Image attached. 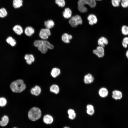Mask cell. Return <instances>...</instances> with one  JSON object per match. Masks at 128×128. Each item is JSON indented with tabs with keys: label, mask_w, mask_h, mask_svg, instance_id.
<instances>
[{
	"label": "cell",
	"mask_w": 128,
	"mask_h": 128,
	"mask_svg": "<svg viewBox=\"0 0 128 128\" xmlns=\"http://www.w3.org/2000/svg\"><path fill=\"white\" fill-rule=\"evenodd\" d=\"M121 1V0H112L111 3L114 7H117L119 6Z\"/></svg>",
	"instance_id": "obj_31"
},
{
	"label": "cell",
	"mask_w": 128,
	"mask_h": 128,
	"mask_svg": "<svg viewBox=\"0 0 128 128\" xmlns=\"http://www.w3.org/2000/svg\"><path fill=\"white\" fill-rule=\"evenodd\" d=\"M112 97L115 100H120L122 97V93L121 92L119 91L114 90L112 92Z\"/></svg>",
	"instance_id": "obj_14"
},
{
	"label": "cell",
	"mask_w": 128,
	"mask_h": 128,
	"mask_svg": "<svg viewBox=\"0 0 128 128\" xmlns=\"http://www.w3.org/2000/svg\"><path fill=\"white\" fill-rule=\"evenodd\" d=\"M59 88L58 86L55 84L52 85L50 88V91L56 94H57L59 93Z\"/></svg>",
	"instance_id": "obj_25"
},
{
	"label": "cell",
	"mask_w": 128,
	"mask_h": 128,
	"mask_svg": "<svg viewBox=\"0 0 128 128\" xmlns=\"http://www.w3.org/2000/svg\"><path fill=\"white\" fill-rule=\"evenodd\" d=\"M64 128H70L68 127H64Z\"/></svg>",
	"instance_id": "obj_37"
},
{
	"label": "cell",
	"mask_w": 128,
	"mask_h": 128,
	"mask_svg": "<svg viewBox=\"0 0 128 128\" xmlns=\"http://www.w3.org/2000/svg\"><path fill=\"white\" fill-rule=\"evenodd\" d=\"M41 114V110L39 108L34 107L31 108L29 111L28 113V117L30 120L35 121L40 118Z\"/></svg>",
	"instance_id": "obj_4"
},
{
	"label": "cell",
	"mask_w": 128,
	"mask_h": 128,
	"mask_svg": "<svg viewBox=\"0 0 128 128\" xmlns=\"http://www.w3.org/2000/svg\"><path fill=\"white\" fill-rule=\"evenodd\" d=\"M33 44L34 46L37 47L38 50L44 54L46 53L48 49H52L54 47L52 44L46 40H36Z\"/></svg>",
	"instance_id": "obj_1"
},
{
	"label": "cell",
	"mask_w": 128,
	"mask_h": 128,
	"mask_svg": "<svg viewBox=\"0 0 128 128\" xmlns=\"http://www.w3.org/2000/svg\"><path fill=\"white\" fill-rule=\"evenodd\" d=\"M72 15V11L71 10L68 8H65L63 13V17L66 19H68L70 18Z\"/></svg>",
	"instance_id": "obj_17"
},
{
	"label": "cell",
	"mask_w": 128,
	"mask_h": 128,
	"mask_svg": "<svg viewBox=\"0 0 128 128\" xmlns=\"http://www.w3.org/2000/svg\"><path fill=\"white\" fill-rule=\"evenodd\" d=\"M123 46L125 48H127L128 45V37H126L124 38L122 42Z\"/></svg>",
	"instance_id": "obj_30"
},
{
	"label": "cell",
	"mask_w": 128,
	"mask_h": 128,
	"mask_svg": "<svg viewBox=\"0 0 128 128\" xmlns=\"http://www.w3.org/2000/svg\"><path fill=\"white\" fill-rule=\"evenodd\" d=\"M13 31L17 34L20 35L23 32V30L22 27L19 25H15L13 28Z\"/></svg>",
	"instance_id": "obj_15"
},
{
	"label": "cell",
	"mask_w": 128,
	"mask_h": 128,
	"mask_svg": "<svg viewBox=\"0 0 128 128\" xmlns=\"http://www.w3.org/2000/svg\"><path fill=\"white\" fill-rule=\"evenodd\" d=\"M55 2L59 6L61 7H64L65 4L64 0H55Z\"/></svg>",
	"instance_id": "obj_28"
},
{
	"label": "cell",
	"mask_w": 128,
	"mask_h": 128,
	"mask_svg": "<svg viewBox=\"0 0 128 128\" xmlns=\"http://www.w3.org/2000/svg\"><path fill=\"white\" fill-rule=\"evenodd\" d=\"M51 33L50 30L46 28H42L40 30L39 35L40 38L43 40L47 39Z\"/></svg>",
	"instance_id": "obj_6"
},
{
	"label": "cell",
	"mask_w": 128,
	"mask_h": 128,
	"mask_svg": "<svg viewBox=\"0 0 128 128\" xmlns=\"http://www.w3.org/2000/svg\"><path fill=\"white\" fill-rule=\"evenodd\" d=\"M26 63L28 64H31L35 61V58L33 55L32 54H26L24 56Z\"/></svg>",
	"instance_id": "obj_9"
},
{
	"label": "cell",
	"mask_w": 128,
	"mask_h": 128,
	"mask_svg": "<svg viewBox=\"0 0 128 128\" xmlns=\"http://www.w3.org/2000/svg\"><path fill=\"white\" fill-rule=\"evenodd\" d=\"M86 4L91 8L94 7L96 5V0H79L78 2V8L79 11L82 13L86 12L87 9L84 6Z\"/></svg>",
	"instance_id": "obj_3"
},
{
	"label": "cell",
	"mask_w": 128,
	"mask_h": 128,
	"mask_svg": "<svg viewBox=\"0 0 128 128\" xmlns=\"http://www.w3.org/2000/svg\"><path fill=\"white\" fill-rule=\"evenodd\" d=\"M6 41L8 44L12 46H14L16 44L15 40L11 36L8 37L6 39Z\"/></svg>",
	"instance_id": "obj_24"
},
{
	"label": "cell",
	"mask_w": 128,
	"mask_h": 128,
	"mask_svg": "<svg viewBox=\"0 0 128 128\" xmlns=\"http://www.w3.org/2000/svg\"><path fill=\"white\" fill-rule=\"evenodd\" d=\"M99 46L104 47L105 45H107L108 43V41L105 37H102L100 38L97 41Z\"/></svg>",
	"instance_id": "obj_12"
},
{
	"label": "cell",
	"mask_w": 128,
	"mask_h": 128,
	"mask_svg": "<svg viewBox=\"0 0 128 128\" xmlns=\"http://www.w3.org/2000/svg\"><path fill=\"white\" fill-rule=\"evenodd\" d=\"M24 33L25 35L28 36H32L34 33L35 30L32 27L28 26L25 28Z\"/></svg>",
	"instance_id": "obj_16"
},
{
	"label": "cell",
	"mask_w": 128,
	"mask_h": 128,
	"mask_svg": "<svg viewBox=\"0 0 128 128\" xmlns=\"http://www.w3.org/2000/svg\"><path fill=\"white\" fill-rule=\"evenodd\" d=\"M122 34L125 36L128 35V26L126 25L122 26L121 29Z\"/></svg>",
	"instance_id": "obj_27"
},
{
	"label": "cell",
	"mask_w": 128,
	"mask_h": 128,
	"mask_svg": "<svg viewBox=\"0 0 128 128\" xmlns=\"http://www.w3.org/2000/svg\"><path fill=\"white\" fill-rule=\"evenodd\" d=\"M69 115V117L70 119H74L76 115L75 112L70 114Z\"/></svg>",
	"instance_id": "obj_34"
},
{
	"label": "cell",
	"mask_w": 128,
	"mask_h": 128,
	"mask_svg": "<svg viewBox=\"0 0 128 128\" xmlns=\"http://www.w3.org/2000/svg\"><path fill=\"white\" fill-rule=\"evenodd\" d=\"M72 38V36L67 33H64L62 36L61 39L64 42L68 43L70 42V40Z\"/></svg>",
	"instance_id": "obj_11"
},
{
	"label": "cell",
	"mask_w": 128,
	"mask_h": 128,
	"mask_svg": "<svg viewBox=\"0 0 128 128\" xmlns=\"http://www.w3.org/2000/svg\"><path fill=\"white\" fill-rule=\"evenodd\" d=\"M53 120L52 117L49 114L45 115L43 118L44 122L47 124H51L53 122Z\"/></svg>",
	"instance_id": "obj_22"
},
{
	"label": "cell",
	"mask_w": 128,
	"mask_h": 128,
	"mask_svg": "<svg viewBox=\"0 0 128 128\" xmlns=\"http://www.w3.org/2000/svg\"><path fill=\"white\" fill-rule=\"evenodd\" d=\"M16 128V127H14V128Z\"/></svg>",
	"instance_id": "obj_39"
},
{
	"label": "cell",
	"mask_w": 128,
	"mask_h": 128,
	"mask_svg": "<svg viewBox=\"0 0 128 128\" xmlns=\"http://www.w3.org/2000/svg\"><path fill=\"white\" fill-rule=\"evenodd\" d=\"M60 73V70L57 68H53L51 72V76L55 78L58 76Z\"/></svg>",
	"instance_id": "obj_23"
},
{
	"label": "cell",
	"mask_w": 128,
	"mask_h": 128,
	"mask_svg": "<svg viewBox=\"0 0 128 128\" xmlns=\"http://www.w3.org/2000/svg\"><path fill=\"white\" fill-rule=\"evenodd\" d=\"M44 25L46 28L50 29L53 27L55 25V23L52 20H48L44 22Z\"/></svg>",
	"instance_id": "obj_21"
},
{
	"label": "cell",
	"mask_w": 128,
	"mask_h": 128,
	"mask_svg": "<svg viewBox=\"0 0 128 128\" xmlns=\"http://www.w3.org/2000/svg\"><path fill=\"white\" fill-rule=\"evenodd\" d=\"M108 92L107 89L105 87H102L101 88L99 91V96L103 98L105 97L108 96Z\"/></svg>",
	"instance_id": "obj_18"
},
{
	"label": "cell",
	"mask_w": 128,
	"mask_h": 128,
	"mask_svg": "<svg viewBox=\"0 0 128 128\" xmlns=\"http://www.w3.org/2000/svg\"><path fill=\"white\" fill-rule=\"evenodd\" d=\"M7 101L6 99L4 97H0V106L3 107L6 105Z\"/></svg>",
	"instance_id": "obj_29"
},
{
	"label": "cell",
	"mask_w": 128,
	"mask_h": 128,
	"mask_svg": "<svg viewBox=\"0 0 128 128\" xmlns=\"http://www.w3.org/2000/svg\"><path fill=\"white\" fill-rule=\"evenodd\" d=\"M104 47L101 46H97L96 49L93 50V53L99 58H102L104 55Z\"/></svg>",
	"instance_id": "obj_7"
},
{
	"label": "cell",
	"mask_w": 128,
	"mask_h": 128,
	"mask_svg": "<svg viewBox=\"0 0 128 128\" xmlns=\"http://www.w3.org/2000/svg\"><path fill=\"white\" fill-rule=\"evenodd\" d=\"M95 111L94 109H87V113L90 115H92L94 113Z\"/></svg>",
	"instance_id": "obj_33"
},
{
	"label": "cell",
	"mask_w": 128,
	"mask_h": 128,
	"mask_svg": "<svg viewBox=\"0 0 128 128\" xmlns=\"http://www.w3.org/2000/svg\"><path fill=\"white\" fill-rule=\"evenodd\" d=\"M126 55L127 58L128 59V50L126 52Z\"/></svg>",
	"instance_id": "obj_36"
},
{
	"label": "cell",
	"mask_w": 128,
	"mask_h": 128,
	"mask_svg": "<svg viewBox=\"0 0 128 128\" xmlns=\"http://www.w3.org/2000/svg\"><path fill=\"white\" fill-rule=\"evenodd\" d=\"M10 87L13 92L19 93L25 89L26 85L22 80L19 79L12 82L10 85Z\"/></svg>",
	"instance_id": "obj_2"
},
{
	"label": "cell",
	"mask_w": 128,
	"mask_h": 128,
	"mask_svg": "<svg viewBox=\"0 0 128 128\" xmlns=\"http://www.w3.org/2000/svg\"><path fill=\"white\" fill-rule=\"evenodd\" d=\"M94 80L93 76L91 74H88L84 77V81L85 83L89 84L92 83Z\"/></svg>",
	"instance_id": "obj_10"
},
{
	"label": "cell",
	"mask_w": 128,
	"mask_h": 128,
	"mask_svg": "<svg viewBox=\"0 0 128 128\" xmlns=\"http://www.w3.org/2000/svg\"><path fill=\"white\" fill-rule=\"evenodd\" d=\"M9 119L8 116L6 115H4L0 121V126L4 127L6 126L8 124Z\"/></svg>",
	"instance_id": "obj_19"
},
{
	"label": "cell",
	"mask_w": 128,
	"mask_h": 128,
	"mask_svg": "<svg viewBox=\"0 0 128 128\" xmlns=\"http://www.w3.org/2000/svg\"><path fill=\"white\" fill-rule=\"evenodd\" d=\"M87 109H94L93 106L92 105L89 104L87 105L86 107Z\"/></svg>",
	"instance_id": "obj_35"
},
{
	"label": "cell",
	"mask_w": 128,
	"mask_h": 128,
	"mask_svg": "<svg viewBox=\"0 0 128 128\" xmlns=\"http://www.w3.org/2000/svg\"><path fill=\"white\" fill-rule=\"evenodd\" d=\"M121 4L123 8H127L128 7V0H121Z\"/></svg>",
	"instance_id": "obj_32"
},
{
	"label": "cell",
	"mask_w": 128,
	"mask_h": 128,
	"mask_svg": "<svg viewBox=\"0 0 128 128\" xmlns=\"http://www.w3.org/2000/svg\"><path fill=\"white\" fill-rule=\"evenodd\" d=\"M8 13L6 9L4 8L0 9V17L4 18L7 16Z\"/></svg>",
	"instance_id": "obj_26"
},
{
	"label": "cell",
	"mask_w": 128,
	"mask_h": 128,
	"mask_svg": "<svg viewBox=\"0 0 128 128\" xmlns=\"http://www.w3.org/2000/svg\"><path fill=\"white\" fill-rule=\"evenodd\" d=\"M82 21L81 17L76 15L72 17L69 21V23L73 27H77L79 24H81Z\"/></svg>",
	"instance_id": "obj_5"
},
{
	"label": "cell",
	"mask_w": 128,
	"mask_h": 128,
	"mask_svg": "<svg viewBox=\"0 0 128 128\" xmlns=\"http://www.w3.org/2000/svg\"><path fill=\"white\" fill-rule=\"evenodd\" d=\"M23 0H13V6L15 9H18L22 6L23 5Z\"/></svg>",
	"instance_id": "obj_20"
},
{
	"label": "cell",
	"mask_w": 128,
	"mask_h": 128,
	"mask_svg": "<svg viewBox=\"0 0 128 128\" xmlns=\"http://www.w3.org/2000/svg\"><path fill=\"white\" fill-rule=\"evenodd\" d=\"M89 21V24L92 25L94 24H96L97 21L96 16L94 14H91L89 15L87 18Z\"/></svg>",
	"instance_id": "obj_8"
},
{
	"label": "cell",
	"mask_w": 128,
	"mask_h": 128,
	"mask_svg": "<svg viewBox=\"0 0 128 128\" xmlns=\"http://www.w3.org/2000/svg\"><path fill=\"white\" fill-rule=\"evenodd\" d=\"M30 92L32 95L38 96L41 93V89L40 87L36 85L31 89Z\"/></svg>",
	"instance_id": "obj_13"
},
{
	"label": "cell",
	"mask_w": 128,
	"mask_h": 128,
	"mask_svg": "<svg viewBox=\"0 0 128 128\" xmlns=\"http://www.w3.org/2000/svg\"><path fill=\"white\" fill-rule=\"evenodd\" d=\"M98 0V1H100V0Z\"/></svg>",
	"instance_id": "obj_38"
}]
</instances>
